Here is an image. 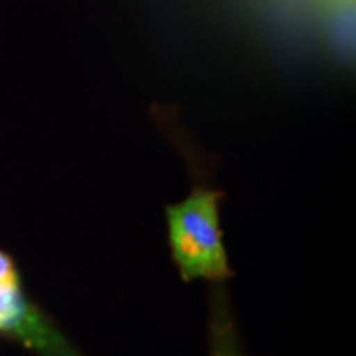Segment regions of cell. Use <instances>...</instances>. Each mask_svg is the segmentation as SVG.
I'll use <instances>...</instances> for the list:
<instances>
[{"mask_svg":"<svg viewBox=\"0 0 356 356\" xmlns=\"http://www.w3.org/2000/svg\"><path fill=\"white\" fill-rule=\"evenodd\" d=\"M218 356H224V355H218Z\"/></svg>","mask_w":356,"mask_h":356,"instance_id":"277c9868","label":"cell"},{"mask_svg":"<svg viewBox=\"0 0 356 356\" xmlns=\"http://www.w3.org/2000/svg\"><path fill=\"white\" fill-rule=\"evenodd\" d=\"M0 287H4V289L20 287L18 271L14 267L13 257L8 254H4V252H0Z\"/></svg>","mask_w":356,"mask_h":356,"instance_id":"3957f363","label":"cell"},{"mask_svg":"<svg viewBox=\"0 0 356 356\" xmlns=\"http://www.w3.org/2000/svg\"><path fill=\"white\" fill-rule=\"evenodd\" d=\"M0 332L10 334L42 356H79L50 318L26 301L20 287H0Z\"/></svg>","mask_w":356,"mask_h":356,"instance_id":"7a4b0ae2","label":"cell"},{"mask_svg":"<svg viewBox=\"0 0 356 356\" xmlns=\"http://www.w3.org/2000/svg\"><path fill=\"white\" fill-rule=\"evenodd\" d=\"M220 192L194 191L166 210L168 242L184 281L232 275L220 229Z\"/></svg>","mask_w":356,"mask_h":356,"instance_id":"6da1fadb","label":"cell"}]
</instances>
